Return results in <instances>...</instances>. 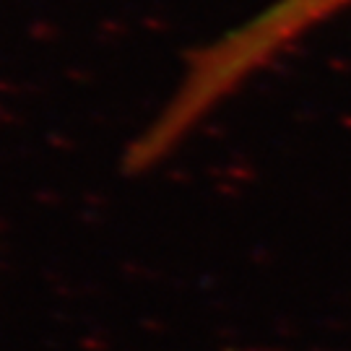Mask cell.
<instances>
[{
  "instance_id": "6da1fadb",
  "label": "cell",
  "mask_w": 351,
  "mask_h": 351,
  "mask_svg": "<svg viewBox=\"0 0 351 351\" xmlns=\"http://www.w3.org/2000/svg\"><path fill=\"white\" fill-rule=\"evenodd\" d=\"M346 8H351V0H274L224 37L201 47L188 60L172 97L146 125L149 146L159 154H175L247 78Z\"/></svg>"
}]
</instances>
